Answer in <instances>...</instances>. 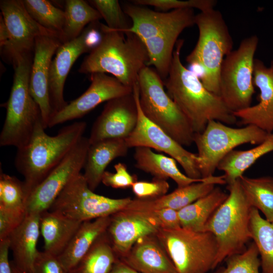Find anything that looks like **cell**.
I'll return each mask as SVG.
<instances>
[{"label":"cell","mask_w":273,"mask_h":273,"mask_svg":"<svg viewBox=\"0 0 273 273\" xmlns=\"http://www.w3.org/2000/svg\"><path fill=\"white\" fill-rule=\"evenodd\" d=\"M101 29L100 42L84 58L78 72L109 73L123 84L133 88L148 61L143 41L133 33L112 30L102 23Z\"/></svg>","instance_id":"obj_2"},{"label":"cell","mask_w":273,"mask_h":273,"mask_svg":"<svg viewBox=\"0 0 273 273\" xmlns=\"http://www.w3.org/2000/svg\"><path fill=\"white\" fill-rule=\"evenodd\" d=\"M118 259L105 232L68 273H109Z\"/></svg>","instance_id":"obj_31"},{"label":"cell","mask_w":273,"mask_h":273,"mask_svg":"<svg viewBox=\"0 0 273 273\" xmlns=\"http://www.w3.org/2000/svg\"><path fill=\"white\" fill-rule=\"evenodd\" d=\"M32 61V55H29L19 57L12 63L14 79L6 104V118L0 134L1 146L23 147L30 141L37 124L42 121L39 107L29 90Z\"/></svg>","instance_id":"obj_5"},{"label":"cell","mask_w":273,"mask_h":273,"mask_svg":"<svg viewBox=\"0 0 273 273\" xmlns=\"http://www.w3.org/2000/svg\"><path fill=\"white\" fill-rule=\"evenodd\" d=\"M23 2L32 18L41 26L56 34L62 42L65 22L64 11L47 0H23Z\"/></svg>","instance_id":"obj_35"},{"label":"cell","mask_w":273,"mask_h":273,"mask_svg":"<svg viewBox=\"0 0 273 273\" xmlns=\"http://www.w3.org/2000/svg\"><path fill=\"white\" fill-rule=\"evenodd\" d=\"M86 33L87 28L85 27L79 36L63 43L52 61L49 75V94L53 116L68 104L64 98V87L73 64L81 54L91 51L86 42Z\"/></svg>","instance_id":"obj_21"},{"label":"cell","mask_w":273,"mask_h":273,"mask_svg":"<svg viewBox=\"0 0 273 273\" xmlns=\"http://www.w3.org/2000/svg\"><path fill=\"white\" fill-rule=\"evenodd\" d=\"M25 209L0 208V240L7 239L24 221Z\"/></svg>","instance_id":"obj_42"},{"label":"cell","mask_w":273,"mask_h":273,"mask_svg":"<svg viewBox=\"0 0 273 273\" xmlns=\"http://www.w3.org/2000/svg\"><path fill=\"white\" fill-rule=\"evenodd\" d=\"M144 211L149 212L158 221L161 229L173 230L181 227L176 210L164 208Z\"/></svg>","instance_id":"obj_44"},{"label":"cell","mask_w":273,"mask_h":273,"mask_svg":"<svg viewBox=\"0 0 273 273\" xmlns=\"http://www.w3.org/2000/svg\"><path fill=\"white\" fill-rule=\"evenodd\" d=\"M273 151V132L253 148L229 152L220 161L217 169L224 172L226 184L229 185L241 176L260 157Z\"/></svg>","instance_id":"obj_30"},{"label":"cell","mask_w":273,"mask_h":273,"mask_svg":"<svg viewBox=\"0 0 273 273\" xmlns=\"http://www.w3.org/2000/svg\"><path fill=\"white\" fill-rule=\"evenodd\" d=\"M132 3L141 6H153L158 11L166 12L170 10L197 9L203 12L214 9L215 0H134Z\"/></svg>","instance_id":"obj_39"},{"label":"cell","mask_w":273,"mask_h":273,"mask_svg":"<svg viewBox=\"0 0 273 273\" xmlns=\"http://www.w3.org/2000/svg\"><path fill=\"white\" fill-rule=\"evenodd\" d=\"M253 83L259 90V102L249 107L234 112L241 125H255L268 133L273 132V63L266 66L254 59Z\"/></svg>","instance_id":"obj_20"},{"label":"cell","mask_w":273,"mask_h":273,"mask_svg":"<svg viewBox=\"0 0 273 273\" xmlns=\"http://www.w3.org/2000/svg\"><path fill=\"white\" fill-rule=\"evenodd\" d=\"M11 265L12 273H24L15 265L12 261H11Z\"/></svg>","instance_id":"obj_48"},{"label":"cell","mask_w":273,"mask_h":273,"mask_svg":"<svg viewBox=\"0 0 273 273\" xmlns=\"http://www.w3.org/2000/svg\"><path fill=\"white\" fill-rule=\"evenodd\" d=\"M250 230L260 257L261 273H273V221L263 218L259 210L252 207Z\"/></svg>","instance_id":"obj_33"},{"label":"cell","mask_w":273,"mask_h":273,"mask_svg":"<svg viewBox=\"0 0 273 273\" xmlns=\"http://www.w3.org/2000/svg\"><path fill=\"white\" fill-rule=\"evenodd\" d=\"M138 119V108L133 92L107 102L92 127L90 144L105 139H125L135 128Z\"/></svg>","instance_id":"obj_17"},{"label":"cell","mask_w":273,"mask_h":273,"mask_svg":"<svg viewBox=\"0 0 273 273\" xmlns=\"http://www.w3.org/2000/svg\"><path fill=\"white\" fill-rule=\"evenodd\" d=\"M133 93L138 108V119L135 128L125 139L128 147H145L164 152L181 165L188 176L195 179L201 178L198 166L197 154L185 149L145 116L139 105L137 83L133 87Z\"/></svg>","instance_id":"obj_13"},{"label":"cell","mask_w":273,"mask_h":273,"mask_svg":"<svg viewBox=\"0 0 273 273\" xmlns=\"http://www.w3.org/2000/svg\"><path fill=\"white\" fill-rule=\"evenodd\" d=\"M229 196L209 218L204 232L215 237L218 252L216 267L230 256L244 251L251 239L250 230L252 207L248 202L240 179L228 185Z\"/></svg>","instance_id":"obj_6"},{"label":"cell","mask_w":273,"mask_h":273,"mask_svg":"<svg viewBox=\"0 0 273 273\" xmlns=\"http://www.w3.org/2000/svg\"><path fill=\"white\" fill-rule=\"evenodd\" d=\"M229 196L219 187L178 211L181 228L204 232L207 221Z\"/></svg>","instance_id":"obj_29"},{"label":"cell","mask_w":273,"mask_h":273,"mask_svg":"<svg viewBox=\"0 0 273 273\" xmlns=\"http://www.w3.org/2000/svg\"><path fill=\"white\" fill-rule=\"evenodd\" d=\"M86 126L85 122H76L51 136L45 132L42 121L37 124L29 142L17 149L14 161L24 176L27 199L83 137Z\"/></svg>","instance_id":"obj_3"},{"label":"cell","mask_w":273,"mask_h":273,"mask_svg":"<svg viewBox=\"0 0 273 273\" xmlns=\"http://www.w3.org/2000/svg\"><path fill=\"white\" fill-rule=\"evenodd\" d=\"M9 40V34L8 29L4 22L3 18L1 15L0 17V46L1 50L4 48Z\"/></svg>","instance_id":"obj_47"},{"label":"cell","mask_w":273,"mask_h":273,"mask_svg":"<svg viewBox=\"0 0 273 273\" xmlns=\"http://www.w3.org/2000/svg\"><path fill=\"white\" fill-rule=\"evenodd\" d=\"M89 86L83 94L52 117L48 127L82 117L99 104L133 92V88L106 73L91 74Z\"/></svg>","instance_id":"obj_16"},{"label":"cell","mask_w":273,"mask_h":273,"mask_svg":"<svg viewBox=\"0 0 273 273\" xmlns=\"http://www.w3.org/2000/svg\"><path fill=\"white\" fill-rule=\"evenodd\" d=\"M184 40H177L168 76L164 82L166 92L185 115L195 133H201L212 120L226 125L236 123L237 118L220 96L209 91L194 71L180 60Z\"/></svg>","instance_id":"obj_1"},{"label":"cell","mask_w":273,"mask_h":273,"mask_svg":"<svg viewBox=\"0 0 273 273\" xmlns=\"http://www.w3.org/2000/svg\"><path fill=\"white\" fill-rule=\"evenodd\" d=\"M40 213H26L22 223L7 238L15 265L24 273H32L38 254L36 245L40 232Z\"/></svg>","instance_id":"obj_24"},{"label":"cell","mask_w":273,"mask_h":273,"mask_svg":"<svg viewBox=\"0 0 273 273\" xmlns=\"http://www.w3.org/2000/svg\"><path fill=\"white\" fill-rule=\"evenodd\" d=\"M133 158L136 168L151 174L154 178L165 180L171 178L176 184L177 187L202 181L206 178L195 179L189 177L179 170L174 159L155 153L148 147H135Z\"/></svg>","instance_id":"obj_27"},{"label":"cell","mask_w":273,"mask_h":273,"mask_svg":"<svg viewBox=\"0 0 273 273\" xmlns=\"http://www.w3.org/2000/svg\"><path fill=\"white\" fill-rule=\"evenodd\" d=\"M10 242L8 238L0 241V273H12L9 259Z\"/></svg>","instance_id":"obj_45"},{"label":"cell","mask_w":273,"mask_h":273,"mask_svg":"<svg viewBox=\"0 0 273 273\" xmlns=\"http://www.w3.org/2000/svg\"><path fill=\"white\" fill-rule=\"evenodd\" d=\"M239 179L251 206L260 211L266 220L273 221V177L251 178L242 175Z\"/></svg>","instance_id":"obj_34"},{"label":"cell","mask_w":273,"mask_h":273,"mask_svg":"<svg viewBox=\"0 0 273 273\" xmlns=\"http://www.w3.org/2000/svg\"><path fill=\"white\" fill-rule=\"evenodd\" d=\"M82 222L50 210L40 214V232L44 251L59 256L66 249Z\"/></svg>","instance_id":"obj_26"},{"label":"cell","mask_w":273,"mask_h":273,"mask_svg":"<svg viewBox=\"0 0 273 273\" xmlns=\"http://www.w3.org/2000/svg\"><path fill=\"white\" fill-rule=\"evenodd\" d=\"M120 260L140 273H177L156 235L139 239Z\"/></svg>","instance_id":"obj_23"},{"label":"cell","mask_w":273,"mask_h":273,"mask_svg":"<svg viewBox=\"0 0 273 273\" xmlns=\"http://www.w3.org/2000/svg\"><path fill=\"white\" fill-rule=\"evenodd\" d=\"M89 3L100 13L111 29L123 31L128 29L131 23L128 22L126 15L117 0H92Z\"/></svg>","instance_id":"obj_38"},{"label":"cell","mask_w":273,"mask_h":273,"mask_svg":"<svg viewBox=\"0 0 273 273\" xmlns=\"http://www.w3.org/2000/svg\"><path fill=\"white\" fill-rule=\"evenodd\" d=\"M258 41L255 35L245 38L223 60L219 74V96L233 113L251 106L255 93L254 55Z\"/></svg>","instance_id":"obj_9"},{"label":"cell","mask_w":273,"mask_h":273,"mask_svg":"<svg viewBox=\"0 0 273 273\" xmlns=\"http://www.w3.org/2000/svg\"><path fill=\"white\" fill-rule=\"evenodd\" d=\"M259 252L253 242L243 252L228 257L226 265L220 273H261Z\"/></svg>","instance_id":"obj_37"},{"label":"cell","mask_w":273,"mask_h":273,"mask_svg":"<svg viewBox=\"0 0 273 273\" xmlns=\"http://www.w3.org/2000/svg\"><path fill=\"white\" fill-rule=\"evenodd\" d=\"M137 83L139 102L145 116L182 146L194 143L195 133L188 120L164 89L155 69L144 67Z\"/></svg>","instance_id":"obj_7"},{"label":"cell","mask_w":273,"mask_h":273,"mask_svg":"<svg viewBox=\"0 0 273 273\" xmlns=\"http://www.w3.org/2000/svg\"><path fill=\"white\" fill-rule=\"evenodd\" d=\"M115 172L105 171L102 181L104 185L114 189H125L131 187L136 181V176L129 173L125 164L119 162L114 166Z\"/></svg>","instance_id":"obj_41"},{"label":"cell","mask_w":273,"mask_h":273,"mask_svg":"<svg viewBox=\"0 0 273 273\" xmlns=\"http://www.w3.org/2000/svg\"><path fill=\"white\" fill-rule=\"evenodd\" d=\"M27 196L24 181L4 172L0 174V208L25 209Z\"/></svg>","instance_id":"obj_36"},{"label":"cell","mask_w":273,"mask_h":273,"mask_svg":"<svg viewBox=\"0 0 273 273\" xmlns=\"http://www.w3.org/2000/svg\"><path fill=\"white\" fill-rule=\"evenodd\" d=\"M156 236L177 273H207L214 268L218 244L211 232H195L180 227L161 229Z\"/></svg>","instance_id":"obj_8"},{"label":"cell","mask_w":273,"mask_h":273,"mask_svg":"<svg viewBox=\"0 0 273 273\" xmlns=\"http://www.w3.org/2000/svg\"><path fill=\"white\" fill-rule=\"evenodd\" d=\"M199 37L186 61L201 70V81L210 92L219 96V74L224 58L233 50V41L224 18L214 9L196 15Z\"/></svg>","instance_id":"obj_4"},{"label":"cell","mask_w":273,"mask_h":273,"mask_svg":"<svg viewBox=\"0 0 273 273\" xmlns=\"http://www.w3.org/2000/svg\"><path fill=\"white\" fill-rule=\"evenodd\" d=\"M161 226L148 212L123 209L110 216L107 230L112 248L120 259L140 238L156 235Z\"/></svg>","instance_id":"obj_18"},{"label":"cell","mask_w":273,"mask_h":273,"mask_svg":"<svg viewBox=\"0 0 273 273\" xmlns=\"http://www.w3.org/2000/svg\"><path fill=\"white\" fill-rule=\"evenodd\" d=\"M110 216L82 222L65 251L58 257L68 272L86 255L96 240L106 232Z\"/></svg>","instance_id":"obj_28"},{"label":"cell","mask_w":273,"mask_h":273,"mask_svg":"<svg viewBox=\"0 0 273 273\" xmlns=\"http://www.w3.org/2000/svg\"><path fill=\"white\" fill-rule=\"evenodd\" d=\"M122 9L131 21V27L122 32L133 33L143 41L171 35L179 36L184 29L195 25L196 15L191 9L163 12L132 3L125 4Z\"/></svg>","instance_id":"obj_14"},{"label":"cell","mask_w":273,"mask_h":273,"mask_svg":"<svg viewBox=\"0 0 273 273\" xmlns=\"http://www.w3.org/2000/svg\"><path fill=\"white\" fill-rule=\"evenodd\" d=\"M65 4L63 43L76 38L81 34L86 25L102 18L95 8L83 0H67Z\"/></svg>","instance_id":"obj_32"},{"label":"cell","mask_w":273,"mask_h":273,"mask_svg":"<svg viewBox=\"0 0 273 273\" xmlns=\"http://www.w3.org/2000/svg\"><path fill=\"white\" fill-rule=\"evenodd\" d=\"M136 199H155L166 195L169 189L167 180L153 178L151 181H135L131 186Z\"/></svg>","instance_id":"obj_40"},{"label":"cell","mask_w":273,"mask_h":273,"mask_svg":"<svg viewBox=\"0 0 273 273\" xmlns=\"http://www.w3.org/2000/svg\"><path fill=\"white\" fill-rule=\"evenodd\" d=\"M32 273H68L58 257L47 252L38 251Z\"/></svg>","instance_id":"obj_43"},{"label":"cell","mask_w":273,"mask_h":273,"mask_svg":"<svg viewBox=\"0 0 273 273\" xmlns=\"http://www.w3.org/2000/svg\"><path fill=\"white\" fill-rule=\"evenodd\" d=\"M0 8L9 34L8 43L1 50L11 63L20 56L32 55L37 37L50 36L59 39L32 18L23 1L2 0Z\"/></svg>","instance_id":"obj_15"},{"label":"cell","mask_w":273,"mask_h":273,"mask_svg":"<svg viewBox=\"0 0 273 273\" xmlns=\"http://www.w3.org/2000/svg\"><path fill=\"white\" fill-rule=\"evenodd\" d=\"M226 184L224 176H211L204 181L194 183L183 187H177L170 193L155 199H131L124 209L149 211L169 208L178 211L199 198L207 195L216 185Z\"/></svg>","instance_id":"obj_22"},{"label":"cell","mask_w":273,"mask_h":273,"mask_svg":"<svg viewBox=\"0 0 273 273\" xmlns=\"http://www.w3.org/2000/svg\"><path fill=\"white\" fill-rule=\"evenodd\" d=\"M129 149L124 139H105L90 144L83 175L92 191L101 183L109 163L116 158L126 156Z\"/></svg>","instance_id":"obj_25"},{"label":"cell","mask_w":273,"mask_h":273,"mask_svg":"<svg viewBox=\"0 0 273 273\" xmlns=\"http://www.w3.org/2000/svg\"><path fill=\"white\" fill-rule=\"evenodd\" d=\"M109 273H140L118 259Z\"/></svg>","instance_id":"obj_46"},{"label":"cell","mask_w":273,"mask_h":273,"mask_svg":"<svg viewBox=\"0 0 273 273\" xmlns=\"http://www.w3.org/2000/svg\"><path fill=\"white\" fill-rule=\"evenodd\" d=\"M62 43L58 38L50 36H39L35 41L29 90L39 107L45 129L53 114L49 94L50 66L53 55Z\"/></svg>","instance_id":"obj_19"},{"label":"cell","mask_w":273,"mask_h":273,"mask_svg":"<svg viewBox=\"0 0 273 273\" xmlns=\"http://www.w3.org/2000/svg\"><path fill=\"white\" fill-rule=\"evenodd\" d=\"M90 143L83 136L27 199L26 213L49 210L64 188L81 173Z\"/></svg>","instance_id":"obj_12"},{"label":"cell","mask_w":273,"mask_h":273,"mask_svg":"<svg viewBox=\"0 0 273 273\" xmlns=\"http://www.w3.org/2000/svg\"><path fill=\"white\" fill-rule=\"evenodd\" d=\"M131 199H113L92 191L80 173L62 191L49 210L80 222L111 216L124 209Z\"/></svg>","instance_id":"obj_11"},{"label":"cell","mask_w":273,"mask_h":273,"mask_svg":"<svg viewBox=\"0 0 273 273\" xmlns=\"http://www.w3.org/2000/svg\"><path fill=\"white\" fill-rule=\"evenodd\" d=\"M269 134L253 125L235 128L218 121H209L204 131L195 133L194 137L202 178L213 175L220 161L236 147L248 143L257 145Z\"/></svg>","instance_id":"obj_10"}]
</instances>
